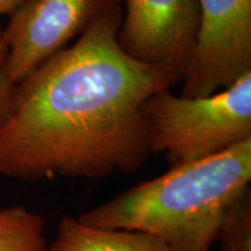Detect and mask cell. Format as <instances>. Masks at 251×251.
I'll list each match as a JSON object with an SVG mask.
<instances>
[{
	"label": "cell",
	"mask_w": 251,
	"mask_h": 251,
	"mask_svg": "<svg viewBox=\"0 0 251 251\" xmlns=\"http://www.w3.org/2000/svg\"><path fill=\"white\" fill-rule=\"evenodd\" d=\"M123 6L16 85L0 130V175L20 181L102 179L137 172L150 156L144 108L180 84L134 60L117 42Z\"/></svg>",
	"instance_id": "1"
},
{
	"label": "cell",
	"mask_w": 251,
	"mask_h": 251,
	"mask_svg": "<svg viewBox=\"0 0 251 251\" xmlns=\"http://www.w3.org/2000/svg\"><path fill=\"white\" fill-rule=\"evenodd\" d=\"M251 140L204 159L173 165L77 218L141 232L172 251H209L225 218L250 188Z\"/></svg>",
	"instance_id": "2"
},
{
	"label": "cell",
	"mask_w": 251,
	"mask_h": 251,
	"mask_svg": "<svg viewBox=\"0 0 251 251\" xmlns=\"http://www.w3.org/2000/svg\"><path fill=\"white\" fill-rule=\"evenodd\" d=\"M144 119L150 151L171 166L229 150L251 140V73L205 97L159 91L147 100Z\"/></svg>",
	"instance_id": "3"
},
{
	"label": "cell",
	"mask_w": 251,
	"mask_h": 251,
	"mask_svg": "<svg viewBox=\"0 0 251 251\" xmlns=\"http://www.w3.org/2000/svg\"><path fill=\"white\" fill-rule=\"evenodd\" d=\"M198 29L181 97L224 90L251 73V0H197Z\"/></svg>",
	"instance_id": "4"
},
{
	"label": "cell",
	"mask_w": 251,
	"mask_h": 251,
	"mask_svg": "<svg viewBox=\"0 0 251 251\" xmlns=\"http://www.w3.org/2000/svg\"><path fill=\"white\" fill-rule=\"evenodd\" d=\"M122 0H25L10 14L3 35L14 84L62 52Z\"/></svg>",
	"instance_id": "5"
},
{
	"label": "cell",
	"mask_w": 251,
	"mask_h": 251,
	"mask_svg": "<svg viewBox=\"0 0 251 251\" xmlns=\"http://www.w3.org/2000/svg\"><path fill=\"white\" fill-rule=\"evenodd\" d=\"M117 42L134 60L158 67L181 82L198 29L197 0H122Z\"/></svg>",
	"instance_id": "6"
},
{
	"label": "cell",
	"mask_w": 251,
	"mask_h": 251,
	"mask_svg": "<svg viewBox=\"0 0 251 251\" xmlns=\"http://www.w3.org/2000/svg\"><path fill=\"white\" fill-rule=\"evenodd\" d=\"M48 251H172L156 237L125 229H106L63 216Z\"/></svg>",
	"instance_id": "7"
},
{
	"label": "cell",
	"mask_w": 251,
	"mask_h": 251,
	"mask_svg": "<svg viewBox=\"0 0 251 251\" xmlns=\"http://www.w3.org/2000/svg\"><path fill=\"white\" fill-rule=\"evenodd\" d=\"M0 251H48L45 216L23 205L0 208Z\"/></svg>",
	"instance_id": "8"
},
{
	"label": "cell",
	"mask_w": 251,
	"mask_h": 251,
	"mask_svg": "<svg viewBox=\"0 0 251 251\" xmlns=\"http://www.w3.org/2000/svg\"><path fill=\"white\" fill-rule=\"evenodd\" d=\"M215 243L219 244L218 251H251L250 188L227 212Z\"/></svg>",
	"instance_id": "9"
},
{
	"label": "cell",
	"mask_w": 251,
	"mask_h": 251,
	"mask_svg": "<svg viewBox=\"0 0 251 251\" xmlns=\"http://www.w3.org/2000/svg\"><path fill=\"white\" fill-rule=\"evenodd\" d=\"M16 84L11 78L9 67V48L0 27V130L9 119L13 100H14Z\"/></svg>",
	"instance_id": "10"
},
{
	"label": "cell",
	"mask_w": 251,
	"mask_h": 251,
	"mask_svg": "<svg viewBox=\"0 0 251 251\" xmlns=\"http://www.w3.org/2000/svg\"><path fill=\"white\" fill-rule=\"evenodd\" d=\"M25 0H0V17L1 16H10L13 11L24 3Z\"/></svg>",
	"instance_id": "11"
}]
</instances>
